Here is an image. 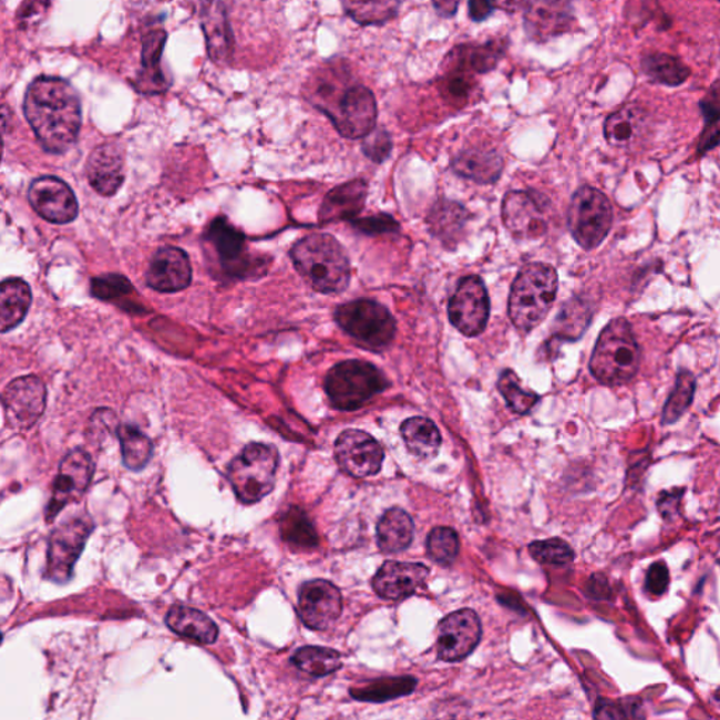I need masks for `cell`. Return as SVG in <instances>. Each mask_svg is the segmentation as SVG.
Masks as SVG:
<instances>
[{
	"label": "cell",
	"mask_w": 720,
	"mask_h": 720,
	"mask_svg": "<svg viewBox=\"0 0 720 720\" xmlns=\"http://www.w3.org/2000/svg\"><path fill=\"white\" fill-rule=\"evenodd\" d=\"M305 96L336 125L342 137H367L376 128L378 103L369 88L349 85L346 68H318L305 86Z\"/></svg>",
	"instance_id": "2"
},
{
	"label": "cell",
	"mask_w": 720,
	"mask_h": 720,
	"mask_svg": "<svg viewBox=\"0 0 720 720\" xmlns=\"http://www.w3.org/2000/svg\"><path fill=\"white\" fill-rule=\"evenodd\" d=\"M360 232L367 234H382L388 232H393V229H399V224L394 222L393 217L390 216H376L363 218V220L353 223Z\"/></svg>",
	"instance_id": "52"
},
{
	"label": "cell",
	"mask_w": 720,
	"mask_h": 720,
	"mask_svg": "<svg viewBox=\"0 0 720 720\" xmlns=\"http://www.w3.org/2000/svg\"><path fill=\"white\" fill-rule=\"evenodd\" d=\"M401 436L411 455L431 461L438 455L442 445V436L434 422L425 416H414L403 422L400 428Z\"/></svg>",
	"instance_id": "33"
},
{
	"label": "cell",
	"mask_w": 720,
	"mask_h": 720,
	"mask_svg": "<svg viewBox=\"0 0 720 720\" xmlns=\"http://www.w3.org/2000/svg\"><path fill=\"white\" fill-rule=\"evenodd\" d=\"M165 623L172 632L195 640L197 644L212 645L218 638L217 625L206 614L195 608H172L166 615Z\"/></svg>",
	"instance_id": "31"
},
{
	"label": "cell",
	"mask_w": 720,
	"mask_h": 720,
	"mask_svg": "<svg viewBox=\"0 0 720 720\" xmlns=\"http://www.w3.org/2000/svg\"><path fill=\"white\" fill-rule=\"evenodd\" d=\"M281 536L289 544L309 549L315 547L318 542L315 526H312L309 516L300 508H290L289 513L284 516L280 524Z\"/></svg>",
	"instance_id": "41"
},
{
	"label": "cell",
	"mask_w": 720,
	"mask_h": 720,
	"mask_svg": "<svg viewBox=\"0 0 720 720\" xmlns=\"http://www.w3.org/2000/svg\"><path fill=\"white\" fill-rule=\"evenodd\" d=\"M452 168L459 176L488 185L498 179L503 171V158L493 150H464L453 160Z\"/></svg>",
	"instance_id": "28"
},
{
	"label": "cell",
	"mask_w": 720,
	"mask_h": 720,
	"mask_svg": "<svg viewBox=\"0 0 720 720\" xmlns=\"http://www.w3.org/2000/svg\"><path fill=\"white\" fill-rule=\"evenodd\" d=\"M323 388L333 409L354 411L388 389L389 380L372 363L346 360L327 373Z\"/></svg>",
	"instance_id": "7"
},
{
	"label": "cell",
	"mask_w": 720,
	"mask_h": 720,
	"mask_svg": "<svg viewBox=\"0 0 720 720\" xmlns=\"http://www.w3.org/2000/svg\"><path fill=\"white\" fill-rule=\"evenodd\" d=\"M531 556L544 565H568L574 560L570 545L562 539L537 541L529 545Z\"/></svg>",
	"instance_id": "46"
},
{
	"label": "cell",
	"mask_w": 720,
	"mask_h": 720,
	"mask_svg": "<svg viewBox=\"0 0 720 720\" xmlns=\"http://www.w3.org/2000/svg\"><path fill=\"white\" fill-rule=\"evenodd\" d=\"M29 202L33 210L50 223H72L80 213L74 191L55 176H41L31 182Z\"/></svg>",
	"instance_id": "16"
},
{
	"label": "cell",
	"mask_w": 720,
	"mask_h": 720,
	"mask_svg": "<svg viewBox=\"0 0 720 720\" xmlns=\"http://www.w3.org/2000/svg\"><path fill=\"white\" fill-rule=\"evenodd\" d=\"M297 272L322 295H338L351 281V264L342 245L328 234H311L290 250Z\"/></svg>",
	"instance_id": "3"
},
{
	"label": "cell",
	"mask_w": 720,
	"mask_h": 720,
	"mask_svg": "<svg viewBox=\"0 0 720 720\" xmlns=\"http://www.w3.org/2000/svg\"><path fill=\"white\" fill-rule=\"evenodd\" d=\"M686 493V488H671L667 492H661L659 500H657V510L662 520L672 521L680 514L681 501Z\"/></svg>",
	"instance_id": "50"
},
{
	"label": "cell",
	"mask_w": 720,
	"mask_h": 720,
	"mask_svg": "<svg viewBox=\"0 0 720 720\" xmlns=\"http://www.w3.org/2000/svg\"><path fill=\"white\" fill-rule=\"evenodd\" d=\"M640 367V348L625 318H615L597 339L589 370L599 383L618 388L632 382Z\"/></svg>",
	"instance_id": "4"
},
{
	"label": "cell",
	"mask_w": 720,
	"mask_h": 720,
	"mask_svg": "<svg viewBox=\"0 0 720 720\" xmlns=\"http://www.w3.org/2000/svg\"><path fill=\"white\" fill-rule=\"evenodd\" d=\"M199 16L208 55L216 64L226 65L234 54V34L224 0H187Z\"/></svg>",
	"instance_id": "21"
},
{
	"label": "cell",
	"mask_w": 720,
	"mask_h": 720,
	"mask_svg": "<svg viewBox=\"0 0 720 720\" xmlns=\"http://www.w3.org/2000/svg\"><path fill=\"white\" fill-rule=\"evenodd\" d=\"M31 300L33 296L28 281L4 279L0 286V331L7 333L20 326L28 316Z\"/></svg>",
	"instance_id": "29"
},
{
	"label": "cell",
	"mask_w": 720,
	"mask_h": 720,
	"mask_svg": "<svg viewBox=\"0 0 720 720\" xmlns=\"http://www.w3.org/2000/svg\"><path fill=\"white\" fill-rule=\"evenodd\" d=\"M498 390L507 401L510 409L516 414H528L539 401V395L522 388L518 376L515 374L514 370L507 369L501 373Z\"/></svg>",
	"instance_id": "43"
},
{
	"label": "cell",
	"mask_w": 720,
	"mask_h": 720,
	"mask_svg": "<svg viewBox=\"0 0 720 720\" xmlns=\"http://www.w3.org/2000/svg\"><path fill=\"white\" fill-rule=\"evenodd\" d=\"M594 718L597 719H640L646 718L644 703L638 698H628L625 701H609L599 699Z\"/></svg>",
	"instance_id": "47"
},
{
	"label": "cell",
	"mask_w": 720,
	"mask_h": 720,
	"mask_svg": "<svg viewBox=\"0 0 720 720\" xmlns=\"http://www.w3.org/2000/svg\"><path fill=\"white\" fill-rule=\"evenodd\" d=\"M701 111L706 120V128L699 141V151L706 153L720 143V82L714 83L707 96L702 99Z\"/></svg>",
	"instance_id": "42"
},
{
	"label": "cell",
	"mask_w": 720,
	"mask_h": 720,
	"mask_svg": "<svg viewBox=\"0 0 720 720\" xmlns=\"http://www.w3.org/2000/svg\"><path fill=\"white\" fill-rule=\"evenodd\" d=\"M414 539V521L404 510L385 511L378 524V544L384 553L403 552Z\"/></svg>",
	"instance_id": "34"
},
{
	"label": "cell",
	"mask_w": 720,
	"mask_h": 720,
	"mask_svg": "<svg viewBox=\"0 0 720 720\" xmlns=\"http://www.w3.org/2000/svg\"><path fill=\"white\" fill-rule=\"evenodd\" d=\"M670 586V570L666 562H656L645 577V592L651 598L665 596Z\"/></svg>",
	"instance_id": "48"
},
{
	"label": "cell",
	"mask_w": 720,
	"mask_h": 720,
	"mask_svg": "<svg viewBox=\"0 0 720 720\" xmlns=\"http://www.w3.org/2000/svg\"><path fill=\"white\" fill-rule=\"evenodd\" d=\"M505 50H507V43H504L503 40H492L480 45H461L453 49L448 55V62H451L453 72L469 70L477 72V74H485L497 66Z\"/></svg>",
	"instance_id": "30"
},
{
	"label": "cell",
	"mask_w": 720,
	"mask_h": 720,
	"mask_svg": "<svg viewBox=\"0 0 720 720\" xmlns=\"http://www.w3.org/2000/svg\"><path fill=\"white\" fill-rule=\"evenodd\" d=\"M342 614L341 592L327 580H311L299 589V615L312 630L331 628Z\"/></svg>",
	"instance_id": "20"
},
{
	"label": "cell",
	"mask_w": 720,
	"mask_h": 720,
	"mask_svg": "<svg viewBox=\"0 0 720 720\" xmlns=\"http://www.w3.org/2000/svg\"><path fill=\"white\" fill-rule=\"evenodd\" d=\"M291 662L302 672L312 677L332 675L342 667V657L328 647L305 646L296 650Z\"/></svg>",
	"instance_id": "37"
},
{
	"label": "cell",
	"mask_w": 720,
	"mask_h": 720,
	"mask_svg": "<svg viewBox=\"0 0 720 720\" xmlns=\"http://www.w3.org/2000/svg\"><path fill=\"white\" fill-rule=\"evenodd\" d=\"M92 528L91 521L76 516L52 532L44 573L47 580L56 584L71 580L75 563L80 559Z\"/></svg>",
	"instance_id": "10"
},
{
	"label": "cell",
	"mask_w": 720,
	"mask_h": 720,
	"mask_svg": "<svg viewBox=\"0 0 720 720\" xmlns=\"http://www.w3.org/2000/svg\"><path fill=\"white\" fill-rule=\"evenodd\" d=\"M207 241L216 250L218 264L224 272L233 278H247L250 272H259V260L249 254L247 239L227 218H216L207 229Z\"/></svg>",
	"instance_id": "12"
},
{
	"label": "cell",
	"mask_w": 720,
	"mask_h": 720,
	"mask_svg": "<svg viewBox=\"0 0 720 720\" xmlns=\"http://www.w3.org/2000/svg\"><path fill=\"white\" fill-rule=\"evenodd\" d=\"M490 301L487 289L477 276H466L449 301V320L459 332L477 337L487 327Z\"/></svg>",
	"instance_id": "11"
},
{
	"label": "cell",
	"mask_w": 720,
	"mask_h": 720,
	"mask_svg": "<svg viewBox=\"0 0 720 720\" xmlns=\"http://www.w3.org/2000/svg\"><path fill=\"white\" fill-rule=\"evenodd\" d=\"M494 10L493 0H469V16L473 22L482 23L492 16Z\"/></svg>",
	"instance_id": "54"
},
{
	"label": "cell",
	"mask_w": 720,
	"mask_h": 720,
	"mask_svg": "<svg viewBox=\"0 0 720 720\" xmlns=\"http://www.w3.org/2000/svg\"><path fill=\"white\" fill-rule=\"evenodd\" d=\"M339 467L349 476L363 479L374 476L382 469L384 451L368 432L347 430L336 442Z\"/></svg>",
	"instance_id": "15"
},
{
	"label": "cell",
	"mask_w": 720,
	"mask_h": 720,
	"mask_svg": "<svg viewBox=\"0 0 720 720\" xmlns=\"http://www.w3.org/2000/svg\"><path fill=\"white\" fill-rule=\"evenodd\" d=\"M23 112L47 153L64 154L76 144L82 127V104L71 82L39 76L25 91Z\"/></svg>",
	"instance_id": "1"
},
{
	"label": "cell",
	"mask_w": 720,
	"mask_h": 720,
	"mask_svg": "<svg viewBox=\"0 0 720 720\" xmlns=\"http://www.w3.org/2000/svg\"><path fill=\"white\" fill-rule=\"evenodd\" d=\"M363 153L369 160L382 164L383 161L389 158L393 143L388 132L383 128L373 130L372 133L364 137Z\"/></svg>",
	"instance_id": "49"
},
{
	"label": "cell",
	"mask_w": 720,
	"mask_h": 720,
	"mask_svg": "<svg viewBox=\"0 0 720 720\" xmlns=\"http://www.w3.org/2000/svg\"><path fill=\"white\" fill-rule=\"evenodd\" d=\"M367 193L368 186L363 181H352L336 187L323 199L320 210L321 223L352 220L362 212Z\"/></svg>",
	"instance_id": "26"
},
{
	"label": "cell",
	"mask_w": 720,
	"mask_h": 720,
	"mask_svg": "<svg viewBox=\"0 0 720 720\" xmlns=\"http://www.w3.org/2000/svg\"><path fill=\"white\" fill-rule=\"evenodd\" d=\"M445 95L452 97L455 102H466L472 92L471 80H467L464 75H456L455 72H452V75L445 80Z\"/></svg>",
	"instance_id": "51"
},
{
	"label": "cell",
	"mask_w": 720,
	"mask_h": 720,
	"mask_svg": "<svg viewBox=\"0 0 720 720\" xmlns=\"http://www.w3.org/2000/svg\"><path fill=\"white\" fill-rule=\"evenodd\" d=\"M89 184L99 195H116L125 177L124 151L116 143L97 145L89 155L86 164Z\"/></svg>",
	"instance_id": "23"
},
{
	"label": "cell",
	"mask_w": 720,
	"mask_h": 720,
	"mask_svg": "<svg viewBox=\"0 0 720 720\" xmlns=\"http://www.w3.org/2000/svg\"><path fill=\"white\" fill-rule=\"evenodd\" d=\"M459 547L461 542L456 532L445 526L432 529L426 539L428 555L440 565H452L457 557Z\"/></svg>",
	"instance_id": "44"
},
{
	"label": "cell",
	"mask_w": 720,
	"mask_h": 720,
	"mask_svg": "<svg viewBox=\"0 0 720 720\" xmlns=\"http://www.w3.org/2000/svg\"><path fill=\"white\" fill-rule=\"evenodd\" d=\"M593 310L586 300L573 299L556 318V337L574 341L583 336L592 322Z\"/></svg>",
	"instance_id": "40"
},
{
	"label": "cell",
	"mask_w": 720,
	"mask_h": 720,
	"mask_svg": "<svg viewBox=\"0 0 720 720\" xmlns=\"http://www.w3.org/2000/svg\"><path fill=\"white\" fill-rule=\"evenodd\" d=\"M574 23L572 0H529L524 13L526 35L537 44L567 33Z\"/></svg>",
	"instance_id": "19"
},
{
	"label": "cell",
	"mask_w": 720,
	"mask_h": 720,
	"mask_svg": "<svg viewBox=\"0 0 720 720\" xmlns=\"http://www.w3.org/2000/svg\"><path fill=\"white\" fill-rule=\"evenodd\" d=\"M279 452L274 445L249 443L228 464L227 479L243 504H255L274 490L279 467Z\"/></svg>",
	"instance_id": "6"
},
{
	"label": "cell",
	"mask_w": 720,
	"mask_h": 720,
	"mask_svg": "<svg viewBox=\"0 0 720 720\" xmlns=\"http://www.w3.org/2000/svg\"><path fill=\"white\" fill-rule=\"evenodd\" d=\"M461 3L462 0H432L436 13L445 19L453 18L457 12L459 7H461Z\"/></svg>",
	"instance_id": "55"
},
{
	"label": "cell",
	"mask_w": 720,
	"mask_h": 720,
	"mask_svg": "<svg viewBox=\"0 0 720 720\" xmlns=\"http://www.w3.org/2000/svg\"><path fill=\"white\" fill-rule=\"evenodd\" d=\"M166 39L168 34L164 29L156 28L144 34L141 68L133 82L135 91L143 95H162L171 88V82L161 65Z\"/></svg>",
	"instance_id": "24"
},
{
	"label": "cell",
	"mask_w": 720,
	"mask_h": 720,
	"mask_svg": "<svg viewBox=\"0 0 720 720\" xmlns=\"http://www.w3.org/2000/svg\"><path fill=\"white\" fill-rule=\"evenodd\" d=\"M556 269L546 264H529L521 269L511 289L508 312L511 321L522 332H529L545 320L555 305Z\"/></svg>",
	"instance_id": "5"
},
{
	"label": "cell",
	"mask_w": 720,
	"mask_h": 720,
	"mask_svg": "<svg viewBox=\"0 0 720 720\" xmlns=\"http://www.w3.org/2000/svg\"><path fill=\"white\" fill-rule=\"evenodd\" d=\"M192 274L191 259L184 249L164 247L150 260L145 280L160 294H175L189 287Z\"/></svg>",
	"instance_id": "22"
},
{
	"label": "cell",
	"mask_w": 720,
	"mask_h": 720,
	"mask_svg": "<svg viewBox=\"0 0 720 720\" xmlns=\"http://www.w3.org/2000/svg\"><path fill=\"white\" fill-rule=\"evenodd\" d=\"M403 0H342L343 10L362 25L389 23L398 18Z\"/></svg>",
	"instance_id": "35"
},
{
	"label": "cell",
	"mask_w": 720,
	"mask_h": 720,
	"mask_svg": "<svg viewBox=\"0 0 720 720\" xmlns=\"http://www.w3.org/2000/svg\"><path fill=\"white\" fill-rule=\"evenodd\" d=\"M336 321L360 347L369 351H383L395 337L398 323L380 302L368 299L339 306Z\"/></svg>",
	"instance_id": "8"
},
{
	"label": "cell",
	"mask_w": 720,
	"mask_h": 720,
	"mask_svg": "<svg viewBox=\"0 0 720 720\" xmlns=\"http://www.w3.org/2000/svg\"><path fill=\"white\" fill-rule=\"evenodd\" d=\"M696 388V376L690 370L681 369L677 374L675 389H672L665 409H662V425L675 424L686 414L692 404Z\"/></svg>",
	"instance_id": "39"
},
{
	"label": "cell",
	"mask_w": 720,
	"mask_h": 720,
	"mask_svg": "<svg viewBox=\"0 0 720 720\" xmlns=\"http://www.w3.org/2000/svg\"><path fill=\"white\" fill-rule=\"evenodd\" d=\"M93 471L95 469H93L92 459L85 451L75 449L68 453L61 463L49 508H47L49 521L59 515L66 504L74 503L82 497L92 482Z\"/></svg>",
	"instance_id": "18"
},
{
	"label": "cell",
	"mask_w": 720,
	"mask_h": 720,
	"mask_svg": "<svg viewBox=\"0 0 720 720\" xmlns=\"http://www.w3.org/2000/svg\"><path fill=\"white\" fill-rule=\"evenodd\" d=\"M482 639V623L473 609L448 615L438 628V656L443 661H461L471 656Z\"/></svg>",
	"instance_id": "14"
},
{
	"label": "cell",
	"mask_w": 720,
	"mask_h": 720,
	"mask_svg": "<svg viewBox=\"0 0 720 720\" xmlns=\"http://www.w3.org/2000/svg\"><path fill=\"white\" fill-rule=\"evenodd\" d=\"M430 568L421 563L385 562L373 578V589L384 599H404L426 582Z\"/></svg>",
	"instance_id": "25"
},
{
	"label": "cell",
	"mask_w": 720,
	"mask_h": 720,
	"mask_svg": "<svg viewBox=\"0 0 720 720\" xmlns=\"http://www.w3.org/2000/svg\"><path fill=\"white\" fill-rule=\"evenodd\" d=\"M647 125V114L638 104H628L610 114L604 125L605 138L613 147L628 148L641 138Z\"/></svg>",
	"instance_id": "27"
},
{
	"label": "cell",
	"mask_w": 720,
	"mask_h": 720,
	"mask_svg": "<svg viewBox=\"0 0 720 720\" xmlns=\"http://www.w3.org/2000/svg\"><path fill=\"white\" fill-rule=\"evenodd\" d=\"M467 217L466 208L459 205V203L440 200L431 208L426 223L432 236L441 239L443 244L455 247L459 239L463 236Z\"/></svg>",
	"instance_id": "32"
},
{
	"label": "cell",
	"mask_w": 720,
	"mask_h": 720,
	"mask_svg": "<svg viewBox=\"0 0 720 720\" xmlns=\"http://www.w3.org/2000/svg\"><path fill=\"white\" fill-rule=\"evenodd\" d=\"M567 218L576 243L584 249H596L613 228V205L601 191L583 186L573 195Z\"/></svg>",
	"instance_id": "9"
},
{
	"label": "cell",
	"mask_w": 720,
	"mask_h": 720,
	"mask_svg": "<svg viewBox=\"0 0 720 720\" xmlns=\"http://www.w3.org/2000/svg\"><path fill=\"white\" fill-rule=\"evenodd\" d=\"M2 401L12 425L19 430H29L45 410V384L38 376H22L7 385Z\"/></svg>",
	"instance_id": "17"
},
{
	"label": "cell",
	"mask_w": 720,
	"mask_h": 720,
	"mask_svg": "<svg viewBox=\"0 0 720 720\" xmlns=\"http://www.w3.org/2000/svg\"><path fill=\"white\" fill-rule=\"evenodd\" d=\"M495 7L505 10V12L513 13L521 8H524V4L528 3L529 0H493Z\"/></svg>",
	"instance_id": "56"
},
{
	"label": "cell",
	"mask_w": 720,
	"mask_h": 720,
	"mask_svg": "<svg viewBox=\"0 0 720 720\" xmlns=\"http://www.w3.org/2000/svg\"><path fill=\"white\" fill-rule=\"evenodd\" d=\"M547 210V200L536 192H510L503 202V220L515 238L536 239L546 233Z\"/></svg>",
	"instance_id": "13"
},
{
	"label": "cell",
	"mask_w": 720,
	"mask_h": 720,
	"mask_svg": "<svg viewBox=\"0 0 720 720\" xmlns=\"http://www.w3.org/2000/svg\"><path fill=\"white\" fill-rule=\"evenodd\" d=\"M91 294L99 300L117 301L133 295L134 289L123 275H102L92 279Z\"/></svg>",
	"instance_id": "45"
},
{
	"label": "cell",
	"mask_w": 720,
	"mask_h": 720,
	"mask_svg": "<svg viewBox=\"0 0 720 720\" xmlns=\"http://www.w3.org/2000/svg\"><path fill=\"white\" fill-rule=\"evenodd\" d=\"M641 71L649 80L666 86H680L690 78V68L669 54H649L641 60Z\"/></svg>",
	"instance_id": "36"
},
{
	"label": "cell",
	"mask_w": 720,
	"mask_h": 720,
	"mask_svg": "<svg viewBox=\"0 0 720 720\" xmlns=\"http://www.w3.org/2000/svg\"><path fill=\"white\" fill-rule=\"evenodd\" d=\"M117 435L124 466L133 472L147 466L154 453V445L150 438L133 425L120 426Z\"/></svg>",
	"instance_id": "38"
},
{
	"label": "cell",
	"mask_w": 720,
	"mask_h": 720,
	"mask_svg": "<svg viewBox=\"0 0 720 720\" xmlns=\"http://www.w3.org/2000/svg\"><path fill=\"white\" fill-rule=\"evenodd\" d=\"M587 592L594 599H609L613 597V588L601 574H596V576L589 578Z\"/></svg>",
	"instance_id": "53"
}]
</instances>
